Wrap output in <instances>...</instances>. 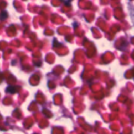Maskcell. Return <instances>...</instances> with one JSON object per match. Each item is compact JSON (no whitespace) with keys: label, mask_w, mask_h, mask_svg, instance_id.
Masks as SVG:
<instances>
[{"label":"cell","mask_w":134,"mask_h":134,"mask_svg":"<svg viewBox=\"0 0 134 134\" xmlns=\"http://www.w3.org/2000/svg\"><path fill=\"white\" fill-rule=\"evenodd\" d=\"M6 91L7 92L11 93V94H14V93L17 92V91L15 90V88H14V86H11L7 87Z\"/></svg>","instance_id":"obj_1"},{"label":"cell","mask_w":134,"mask_h":134,"mask_svg":"<svg viewBox=\"0 0 134 134\" xmlns=\"http://www.w3.org/2000/svg\"><path fill=\"white\" fill-rule=\"evenodd\" d=\"M7 18V13L6 11H2L1 14H0V20H3L6 19Z\"/></svg>","instance_id":"obj_2"}]
</instances>
